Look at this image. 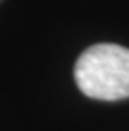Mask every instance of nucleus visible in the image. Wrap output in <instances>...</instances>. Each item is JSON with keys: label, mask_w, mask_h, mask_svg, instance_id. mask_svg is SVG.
<instances>
[{"label": "nucleus", "mask_w": 129, "mask_h": 131, "mask_svg": "<svg viewBox=\"0 0 129 131\" xmlns=\"http://www.w3.org/2000/svg\"><path fill=\"white\" fill-rule=\"evenodd\" d=\"M74 77L87 97L119 101L129 97V49L118 44H96L79 56Z\"/></svg>", "instance_id": "f257e3e1"}]
</instances>
